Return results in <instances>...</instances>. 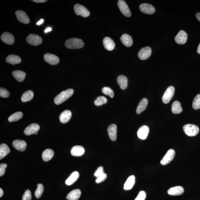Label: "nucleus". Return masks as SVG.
I'll return each instance as SVG.
<instances>
[{"mask_svg": "<svg viewBox=\"0 0 200 200\" xmlns=\"http://www.w3.org/2000/svg\"><path fill=\"white\" fill-rule=\"evenodd\" d=\"M117 127L115 124H112L109 126L108 128V134L110 139L113 141L117 139Z\"/></svg>", "mask_w": 200, "mask_h": 200, "instance_id": "17", "label": "nucleus"}, {"mask_svg": "<svg viewBox=\"0 0 200 200\" xmlns=\"http://www.w3.org/2000/svg\"><path fill=\"white\" fill-rule=\"evenodd\" d=\"M172 112L174 114H178L181 113L182 111V108L181 106L180 102L178 101H175L173 102L172 105V109H171Z\"/></svg>", "mask_w": 200, "mask_h": 200, "instance_id": "33", "label": "nucleus"}, {"mask_svg": "<svg viewBox=\"0 0 200 200\" xmlns=\"http://www.w3.org/2000/svg\"><path fill=\"white\" fill-rule=\"evenodd\" d=\"M34 93L32 90H28V91L24 92L21 98V100L23 102L30 101L32 100L33 97H34Z\"/></svg>", "mask_w": 200, "mask_h": 200, "instance_id": "34", "label": "nucleus"}, {"mask_svg": "<svg viewBox=\"0 0 200 200\" xmlns=\"http://www.w3.org/2000/svg\"><path fill=\"white\" fill-rule=\"evenodd\" d=\"M184 189L181 186H176L171 187L168 189V193L172 196H177L182 195L184 192Z\"/></svg>", "mask_w": 200, "mask_h": 200, "instance_id": "21", "label": "nucleus"}, {"mask_svg": "<svg viewBox=\"0 0 200 200\" xmlns=\"http://www.w3.org/2000/svg\"><path fill=\"white\" fill-rule=\"evenodd\" d=\"M107 102V99L104 96H99L95 100L94 104L95 105L97 106H100L102 105L106 104Z\"/></svg>", "mask_w": 200, "mask_h": 200, "instance_id": "37", "label": "nucleus"}, {"mask_svg": "<svg viewBox=\"0 0 200 200\" xmlns=\"http://www.w3.org/2000/svg\"><path fill=\"white\" fill-rule=\"evenodd\" d=\"M3 191L1 188H0V197H1L3 195Z\"/></svg>", "mask_w": 200, "mask_h": 200, "instance_id": "49", "label": "nucleus"}, {"mask_svg": "<svg viewBox=\"0 0 200 200\" xmlns=\"http://www.w3.org/2000/svg\"><path fill=\"white\" fill-rule=\"evenodd\" d=\"M15 14L19 21L24 24H28L30 22V19L25 12L19 10L16 11Z\"/></svg>", "mask_w": 200, "mask_h": 200, "instance_id": "11", "label": "nucleus"}, {"mask_svg": "<svg viewBox=\"0 0 200 200\" xmlns=\"http://www.w3.org/2000/svg\"><path fill=\"white\" fill-rule=\"evenodd\" d=\"M152 49L150 47H143L140 50L138 54L139 58L142 60L148 59L151 56Z\"/></svg>", "mask_w": 200, "mask_h": 200, "instance_id": "9", "label": "nucleus"}, {"mask_svg": "<svg viewBox=\"0 0 200 200\" xmlns=\"http://www.w3.org/2000/svg\"><path fill=\"white\" fill-rule=\"evenodd\" d=\"M149 133V128L147 126L144 125L139 128L137 132L138 137L140 139L145 140Z\"/></svg>", "mask_w": 200, "mask_h": 200, "instance_id": "18", "label": "nucleus"}, {"mask_svg": "<svg viewBox=\"0 0 200 200\" xmlns=\"http://www.w3.org/2000/svg\"><path fill=\"white\" fill-rule=\"evenodd\" d=\"M197 52L198 53H199V54H200V43L198 46Z\"/></svg>", "mask_w": 200, "mask_h": 200, "instance_id": "51", "label": "nucleus"}, {"mask_svg": "<svg viewBox=\"0 0 200 200\" xmlns=\"http://www.w3.org/2000/svg\"><path fill=\"white\" fill-rule=\"evenodd\" d=\"M40 129L39 125L36 123H32L26 128L24 132L26 135L30 136L38 132Z\"/></svg>", "mask_w": 200, "mask_h": 200, "instance_id": "14", "label": "nucleus"}, {"mask_svg": "<svg viewBox=\"0 0 200 200\" xmlns=\"http://www.w3.org/2000/svg\"><path fill=\"white\" fill-rule=\"evenodd\" d=\"M54 152L51 149H47L43 152L42 154V158L45 161H48L52 159L54 156Z\"/></svg>", "mask_w": 200, "mask_h": 200, "instance_id": "32", "label": "nucleus"}, {"mask_svg": "<svg viewBox=\"0 0 200 200\" xmlns=\"http://www.w3.org/2000/svg\"><path fill=\"white\" fill-rule=\"evenodd\" d=\"M183 129L186 134L189 137L197 135L199 131V127L197 126L191 124L184 125L183 127Z\"/></svg>", "mask_w": 200, "mask_h": 200, "instance_id": "3", "label": "nucleus"}, {"mask_svg": "<svg viewBox=\"0 0 200 200\" xmlns=\"http://www.w3.org/2000/svg\"><path fill=\"white\" fill-rule=\"evenodd\" d=\"M121 40L123 45L127 47H131L133 44L132 39L127 34H123L121 37Z\"/></svg>", "mask_w": 200, "mask_h": 200, "instance_id": "25", "label": "nucleus"}, {"mask_svg": "<svg viewBox=\"0 0 200 200\" xmlns=\"http://www.w3.org/2000/svg\"><path fill=\"white\" fill-rule=\"evenodd\" d=\"M44 60L45 62L51 65H56L59 63V59L56 55L47 53L44 56Z\"/></svg>", "mask_w": 200, "mask_h": 200, "instance_id": "10", "label": "nucleus"}, {"mask_svg": "<svg viewBox=\"0 0 200 200\" xmlns=\"http://www.w3.org/2000/svg\"><path fill=\"white\" fill-rule=\"evenodd\" d=\"M44 22V20L43 19H41L36 24L38 25H41V24H42L43 23V22Z\"/></svg>", "mask_w": 200, "mask_h": 200, "instance_id": "47", "label": "nucleus"}, {"mask_svg": "<svg viewBox=\"0 0 200 200\" xmlns=\"http://www.w3.org/2000/svg\"><path fill=\"white\" fill-rule=\"evenodd\" d=\"M175 90V88L173 86H170L167 89L162 98V101L164 104L170 102L174 95Z\"/></svg>", "mask_w": 200, "mask_h": 200, "instance_id": "5", "label": "nucleus"}, {"mask_svg": "<svg viewBox=\"0 0 200 200\" xmlns=\"http://www.w3.org/2000/svg\"><path fill=\"white\" fill-rule=\"evenodd\" d=\"M74 92L72 89H69L64 90L56 97L54 99V102L56 105H60L65 101L73 95Z\"/></svg>", "mask_w": 200, "mask_h": 200, "instance_id": "1", "label": "nucleus"}, {"mask_svg": "<svg viewBox=\"0 0 200 200\" xmlns=\"http://www.w3.org/2000/svg\"><path fill=\"white\" fill-rule=\"evenodd\" d=\"M135 182V177L134 175H131L127 178L124 185V189L125 190H129L133 186Z\"/></svg>", "mask_w": 200, "mask_h": 200, "instance_id": "27", "label": "nucleus"}, {"mask_svg": "<svg viewBox=\"0 0 200 200\" xmlns=\"http://www.w3.org/2000/svg\"><path fill=\"white\" fill-rule=\"evenodd\" d=\"M32 194L30 190L27 189L24 192L22 197V200H31Z\"/></svg>", "mask_w": 200, "mask_h": 200, "instance_id": "41", "label": "nucleus"}, {"mask_svg": "<svg viewBox=\"0 0 200 200\" xmlns=\"http://www.w3.org/2000/svg\"><path fill=\"white\" fill-rule=\"evenodd\" d=\"M84 43L81 39L73 38L66 41L65 45L67 48L70 49H80L84 46Z\"/></svg>", "mask_w": 200, "mask_h": 200, "instance_id": "2", "label": "nucleus"}, {"mask_svg": "<svg viewBox=\"0 0 200 200\" xmlns=\"http://www.w3.org/2000/svg\"><path fill=\"white\" fill-rule=\"evenodd\" d=\"M148 100L146 98H143L140 101L137 108L136 112L138 114H141L145 111L148 104Z\"/></svg>", "mask_w": 200, "mask_h": 200, "instance_id": "28", "label": "nucleus"}, {"mask_svg": "<svg viewBox=\"0 0 200 200\" xmlns=\"http://www.w3.org/2000/svg\"><path fill=\"white\" fill-rule=\"evenodd\" d=\"M72 117V113L69 110H66L62 112L59 116V120L62 123H67L69 121Z\"/></svg>", "mask_w": 200, "mask_h": 200, "instance_id": "22", "label": "nucleus"}, {"mask_svg": "<svg viewBox=\"0 0 200 200\" xmlns=\"http://www.w3.org/2000/svg\"><path fill=\"white\" fill-rule=\"evenodd\" d=\"M6 61L7 63L13 65L20 63L21 62V59L18 56L11 55L8 56Z\"/></svg>", "mask_w": 200, "mask_h": 200, "instance_id": "26", "label": "nucleus"}, {"mask_svg": "<svg viewBox=\"0 0 200 200\" xmlns=\"http://www.w3.org/2000/svg\"><path fill=\"white\" fill-rule=\"evenodd\" d=\"M23 116V114L22 112H16L14 113V114L12 115L11 116L9 117V118H8V121L10 122L17 121L21 119Z\"/></svg>", "mask_w": 200, "mask_h": 200, "instance_id": "35", "label": "nucleus"}, {"mask_svg": "<svg viewBox=\"0 0 200 200\" xmlns=\"http://www.w3.org/2000/svg\"><path fill=\"white\" fill-rule=\"evenodd\" d=\"M74 11L76 15L83 17H88L90 15V12L86 8L80 4H77L74 6Z\"/></svg>", "mask_w": 200, "mask_h": 200, "instance_id": "4", "label": "nucleus"}, {"mask_svg": "<svg viewBox=\"0 0 200 200\" xmlns=\"http://www.w3.org/2000/svg\"><path fill=\"white\" fill-rule=\"evenodd\" d=\"M105 48L109 51H112L114 49L115 44L113 41L108 37H105L103 41Z\"/></svg>", "mask_w": 200, "mask_h": 200, "instance_id": "19", "label": "nucleus"}, {"mask_svg": "<svg viewBox=\"0 0 200 200\" xmlns=\"http://www.w3.org/2000/svg\"><path fill=\"white\" fill-rule=\"evenodd\" d=\"M1 39L2 41L8 45H12L15 42V38L11 33L6 32L2 35Z\"/></svg>", "mask_w": 200, "mask_h": 200, "instance_id": "15", "label": "nucleus"}, {"mask_svg": "<svg viewBox=\"0 0 200 200\" xmlns=\"http://www.w3.org/2000/svg\"><path fill=\"white\" fill-rule=\"evenodd\" d=\"M102 92L104 94L107 96H109L111 98L114 97V92L110 88L108 87L103 88L102 89Z\"/></svg>", "mask_w": 200, "mask_h": 200, "instance_id": "39", "label": "nucleus"}, {"mask_svg": "<svg viewBox=\"0 0 200 200\" xmlns=\"http://www.w3.org/2000/svg\"><path fill=\"white\" fill-rule=\"evenodd\" d=\"M187 34L184 31L181 30L175 36V40L177 44H184L187 40Z\"/></svg>", "mask_w": 200, "mask_h": 200, "instance_id": "13", "label": "nucleus"}, {"mask_svg": "<svg viewBox=\"0 0 200 200\" xmlns=\"http://www.w3.org/2000/svg\"><path fill=\"white\" fill-rule=\"evenodd\" d=\"M81 195V192L80 189H74L68 194L67 199L68 200H78Z\"/></svg>", "mask_w": 200, "mask_h": 200, "instance_id": "23", "label": "nucleus"}, {"mask_svg": "<svg viewBox=\"0 0 200 200\" xmlns=\"http://www.w3.org/2000/svg\"><path fill=\"white\" fill-rule=\"evenodd\" d=\"M10 152V149L7 144H1L0 145V159L5 158Z\"/></svg>", "mask_w": 200, "mask_h": 200, "instance_id": "30", "label": "nucleus"}, {"mask_svg": "<svg viewBox=\"0 0 200 200\" xmlns=\"http://www.w3.org/2000/svg\"><path fill=\"white\" fill-rule=\"evenodd\" d=\"M7 165L6 164H1L0 165V176H2L5 174V170Z\"/></svg>", "mask_w": 200, "mask_h": 200, "instance_id": "45", "label": "nucleus"}, {"mask_svg": "<svg viewBox=\"0 0 200 200\" xmlns=\"http://www.w3.org/2000/svg\"><path fill=\"white\" fill-rule=\"evenodd\" d=\"M10 93L8 90L3 88H0V96L2 98H7L9 97Z\"/></svg>", "mask_w": 200, "mask_h": 200, "instance_id": "40", "label": "nucleus"}, {"mask_svg": "<svg viewBox=\"0 0 200 200\" xmlns=\"http://www.w3.org/2000/svg\"><path fill=\"white\" fill-rule=\"evenodd\" d=\"M117 83L121 89H125L127 86V79L125 76L121 75L119 76L117 78Z\"/></svg>", "mask_w": 200, "mask_h": 200, "instance_id": "31", "label": "nucleus"}, {"mask_svg": "<svg viewBox=\"0 0 200 200\" xmlns=\"http://www.w3.org/2000/svg\"><path fill=\"white\" fill-rule=\"evenodd\" d=\"M175 154V152L174 149L169 150L165 155L160 161V164L162 165H165L170 163L174 159Z\"/></svg>", "mask_w": 200, "mask_h": 200, "instance_id": "8", "label": "nucleus"}, {"mask_svg": "<svg viewBox=\"0 0 200 200\" xmlns=\"http://www.w3.org/2000/svg\"><path fill=\"white\" fill-rule=\"evenodd\" d=\"M79 173L77 171H74L66 180V184L69 186L73 184L79 178Z\"/></svg>", "mask_w": 200, "mask_h": 200, "instance_id": "24", "label": "nucleus"}, {"mask_svg": "<svg viewBox=\"0 0 200 200\" xmlns=\"http://www.w3.org/2000/svg\"><path fill=\"white\" fill-rule=\"evenodd\" d=\"M146 197V193L145 191H140L135 200H145Z\"/></svg>", "mask_w": 200, "mask_h": 200, "instance_id": "43", "label": "nucleus"}, {"mask_svg": "<svg viewBox=\"0 0 200 200\" xmlns=\"http://www.w3.org/2000/svg\"><path fill=\"white\" fill-rule=\"evenodd\" d=\"M196 16L197 19L200 22V12L197 13Z\"/></svg>", "mask_w": 200, "mask_h": 200, "instance_id": "48", "label": "nucleus"}, {"mask_svg": "<svg viewBox=\"0 0 200 200\" xmlns=\"http://www.w3.org/2000/svg\"><path fill=\"white\" fill-rule=\"evenodd\" d=\"M26 41L29 44L36 46L41 44L42 42V39L38 35L31 34L27 38Z\"/></svg>", "mask_w": 200, "mask_h": 200, "instance_id": "6", "label": "nucleus"}, {"mask_svg": "<svg viewBox=\"0 0 200 200\" xmlns=\"http://www.w3.org/2000/svg\"><path fill=\"white\" fill-rule=\"evenodd\" d=\"M85 150L83 146L77 145L73 146L71 150V154L74 156H81L84 153Z\"/></svg>", "mask_w": 200, "mask_h": 200, "instance_id": "20", "label": "nucleus"}, {"mask_svg": "<svg viewBox=\"0 0 200 200\" xmlns=\"http://www.w3.org/2000/svg\"><path fill=\"white\" fill-rule=\"evenodd\" d=\"M107 175L105 173H104L101 175H100V176H99L96 179L95 182L96 183H100L101 182H103L107 178Z\"/></svg>", "mask_w": 200, "mask_h": 200, "instance_id": "44", "label": "nucleus"}, {"mask_svg": "<svg viewBox=\"0 0 200 200\" xmlns=\"http://www.w3.org/2000/svg\"><path fill=\"white\" fill-rule=\"evenodd\" d=\"M12 75L18 82L23 81L26 77V73L20 70H16L12 73Z\"/></svg>", "mask_w": 200, "mask_h": 200, "instance_id": "29", "label": "nucleus"}, {"mask_svg": "<svg viewBox=\"0 0 200 200\" xmlns=\"http://www.w3.org/2000/svg\"><path fill=\"white\" fill-rule=\"evenodd\" d=\"M192 107L195 110L200 109V94H197L194 99Z\"/></svg>", "mask_w": 200, "mask_h": 200, "instance_id": "38", "label": "nucleus"}, {"mask_svg": "<svg viewBox=\"0 0 200 200\" xmlns=\"http://www.w3.org/2000/svg\"><path fill=\"white\" fill-rule=\"evenodd\" d=\"M51 28H48L46 29V30H45V33H47L49 32H51Z\"/></svg>", "mask_w": 200, "mask_h": 200, "instance_id": "50", "label": "nucleus"}, {"mask_svg": "<svg viewBox=\"0 0 200 200\" xmlns=\"http://www.w3.org/2000/svg\"><path fill=\"white\" fill-rule=\"evenodd\" d=\"M44 191V186L41 183L37 185V188L35 192V197L37 198H39L42 195Z\"/></svg>", "mask_w": 200, "mask_h": 200, "instance_id": "36", "label": "nucleus"}, {"mask_svg": "<svg viewBox=\"0 0 200 200\" xmlns=\"http://www.w3.org/2000/svg\"><path fill=\"white\" fill-rule=\"evenodd\" d=\"M104 168L102 166L99 167V168L97 169L96 170L95 172L94 175V176L97 178L100 176V175H101L103 174H104Z\"/></svg>", "mask_w": 200, "mask_h": 200, "instance_id": "42", "label": "nucleus"}, {"mask_svg": "<svg viewBox=\"0 0 200 200\" xmlns=\"http://www.w3.org/2000/svg\"><path fill=\"white\" fill-rule=\"evenodd\" d=\"M32 1L37 3H44L47 1L46 0H33Z\"/></svg>", "mask_w": 200, "mask_h": 200, "instance_id": "46", "label": "nucleus"}, {"mask_svg": "<svg viewBox=\"0 0 200 200\" xmlns=\"http://www.w3.org/2000/svg\"><path fill=\"white\" fill-rule=\"evenodd\" d=\"M140 10L144 14L151 15L155 12V8L153 6L148 3H143L141 4L139 7Z\"/></svg>", "mask_w": 200, "mask_h": 200, "instance_id": "12", "label": "nucleus"}, {"mask_svg": "<svg viewBox=\"0 0 200 200\" xmlns=\"http://www.w3.org/2000/svg\"><path fill=\"white\" fill-rule=\"evenodd\" d=\"M12 145L18 151L23 152L25 150L27 144L25 141L21 140H15L12 143Z\"/></svg>", "mask_w": 200, "mask_h": 200, "instance_id": "16", "label": "nucleus"}, {"mask_svg": "<svg viewBox=\"0 0 200 200\" xmlns=\"http://www.w3.org/2000/svg\"><path fill=\"white\" fill-rule=\"evenodd\" d=\"M118 6L121 12L124 15L127 17H130L131 16V12L128 6L124 1L119 0L118 1Z\"/></svg>", "mask_w": 200, "mask_h": 200, "instance_id": "7", "label": "nucleus"}]
</instances>
